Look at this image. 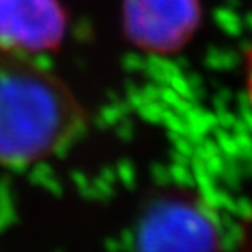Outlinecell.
Returning a JSON list of instances; mask_svg holds the SVG:
<instances>
[{"instance_id":"2","label":"cell","mask_w":252,"mask_h":252,"mask_svg":"<svg viewBox=\"0 0 252 252\" xmlns=\"http://www.w3.org/2000/svg\"><path fill=\"white\" fill-rule=\"evenodd\" d=\"M65 28L60 0H0V53L32 56L55 49Z\"/></svg>"},{"instance_id":"3","label":"cell","mask_w":252,"mask_h":252,"mask_svg":"<svg viewBox=\"0 0 252 252\" xmlns=\"http://www.w3.org/2000/svg\"><path fill=\"white\" fill-rule=\"evenodd\" d=\"M198 0H126L125 25L131 40L151 51H175L196 30Z\"/></svg>"},{"instance_id":"1","label":"cell","mask_w":252,"mask_h":252,"mask_svg":"<svg viewBox=\"0 0 252 252\" xmlns=\"http://www.w3.org/2000/svg\"><path fill=\"white\" fill-rule=\"evenodd\" d=\"M84 109L55 72L32 56L0 53V166L28 168L81 137Z\"/></svg>"},{"instance_id":"5","label":"cell","mask_w":252,"mask_h":252,"mask_svg":"<svg viewBox=\"0 0 252 252\" xmlns=\"http://www.w3.org/2000/svg\"><path fill=\"white\" fill-rule=\"evenodd\" d=\"M247 90H249V98L252 103V55H251V63H249V77H247Z\"/></svg>"},{"instance_id":"4","label":"cell","mask_w":252,"mask_h":252,"mask_svg":"<svg viewBox=\"0 0 252 252\" xmlns=\"http://www.w3.org/2000/svg\"><path fill=\"white\" fill-rule=\"evenodd\" d=\"M142 252H212L209 226L182 205H166L146 220Z\"/></svg>"}]
</instances>
